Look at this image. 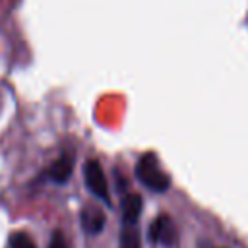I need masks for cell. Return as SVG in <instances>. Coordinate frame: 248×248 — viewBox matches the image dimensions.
<instances>
[{
    "label": "cell",
    "instance_id": "obj_7",
    "mask_svg": "<svg viewBox=\"0 0 248 248\" xmlns=\"http://www.w3.org/2000/svg\"><path fill=\"white\" fill-rule=\"evenodd\" d=\"M120 248H141L140 246V234L134 225H124L120 234Z\"/></svg>",
    "mask_w": 248,
    "mask_h": 248
},
{
    "label": "cell",
    "instance_id": "obj_3",
    "mask_svg": "<svg viewBox=\"0 0 248 248\" xmlns=\"http://www.w3.org/2000/svg\"><path fill=\"white\" fill-rule=\"evenodd\" d=\"M149 238L155 244L172 246L176 242V227L167 215H159L149 227Z\"/></svg>",
    "mask_w": 248,
    "mask_h": 248
},
{
    "label": "cell",
    "instance_id": "obj_6",
    "mask_svg": "<svg viewBox=\"0 0 248 248\" xmlns=\"http://www.w3.org/2000/svg\"><path fill=\"white\" fill-rule=\"evenodd\" d=\"M81 225L87 232H99L105 227V215L101 209L95 207H85L81 211Z\"/></svg>",
    "mask_w": 248,
    "mask_h": 248
},
{
    "label": "cell",
    "instance_id": "obj_4",
    "mask_svg": "<svg viewBox=\"0 0 248 248\" xmlns=\"http://www.w3.org/2000/svg\"><path fill=\"white\" fill-rule=\"evenodd\" d=\"M72 169H74V159L72 155H60L52 165L50 169L46 170L48 178L54 180V182H66L68 176L72 174Z\"/></svg>",
    "mask_w": 248,
    "mask_h": 248
},
{
    "label": "cell",
    "instance_id": "obj_9",
    "mask_svg": "<svg viewBox=\"0 0 248 248\" xmlns=\"http://www.w3.org/2000/svg\"><path fill=\"white\" fill-rule=\"evenodd\" d=\"M48 248H68V242H66L64 234H62V232H54V234H52V240H50V244H48Z\"/></svg>",
    "mask_w": 248,
    "mask_h": 248
},
{
    "label": "cell",
    "instance_id": "obj_5",
    "mask_svg": "<svg viewBox=\"0 0 248 248\" xmlns=\"http://www.w3.org/2000/svg\"><path fill=\"white\" fill-rule=\"evenodd\" d=\"M141 215V198L138 194H128L122 202V221L124 225H136Z\"/></svg>",
    "mask_w": 248,
    "mask_h": 248
},
{
    "label": "cell",
    "instance_id": "obj_2",
    "mask_svg": "<svg viewBox=\"0 0 248 248\" xmlns=\"http://www.w3.org/2000/svg\"><path fill=\"white\" fill-rule=\"evenodd\" d=\"M83 176H85V184H87L89 192L95 194L99 200L108 202V184H107V178H105V172H103L99 161L89 159L83 167Z\"/></svg>",
    "mask_w": 248,
    "mask_h": 248
},
{
    "label": "cell",
    "instance_id": "obj_8",
    "mask_svg": "<svg viewBox=\"0 0 248 248\" xmlns=\"http://www.w3.org/2000/svg\"><path fill=\"white\" fill-rule=\"evenodd\" d=\"M10 248H37L33 238L25 232H14L10 236Z\"/></svg>",
    "mask_w": 248,
    "mask_h": 248
},
{
    "label": "cell",
    "instance_id": "obj_1",
    "mask_svg": "<svg viewBox=\"0 0 248 248\" xmlns=\"http://www.w3.org/2000/svg\"><path fill=\"white\" fill-rule=\"evenodd\" d=\"M136 176L140 178V182L143 186H147L153 192H165L170 186L167 172L161 169L159 159L153 153H145L140 157V161L136 165Z\"/></svg>",
    "mask_w": 248,
    "mask_h": 248
}]
</instances>
